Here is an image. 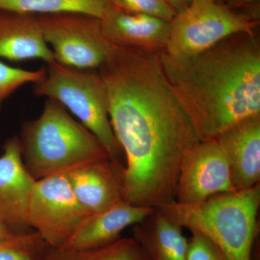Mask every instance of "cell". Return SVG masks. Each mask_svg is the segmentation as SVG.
Listing matches in <instances>:
<instances>
[{
    "label": "cell",
    "instance_id": "6da1fadb",
    "mask_svg": "<svg viewBox=\"0 0 260 260\" xmlns=\"http://www.w3.org/2000/svg\"><path fill=\"white\" fill-rule=\"evenodd\" d=\"M98 71L125 158L128 203L155 209L174 203L183 160L201 140L159 53L114 45Z\"/></svg>",
    "mask_w": 260,
    "mask_h": 260
},
{
    "label": "cell",
    "instance_id": "7a4b0ae2",
    "mask_svg": "<svg viewBox=\"0 0 260 260\" xmlns=\"http://www.w3.org/2000/svg\"><path fill=\"white\" fill-rule=\"evenodd\" d=\"M160 64L201 141L260 114V45L255 31L239 32L199 54L162 51Z\"/></svg>",
    "mask_w": 260,
    "mask_h": 260
},
{
    "label": "cell",
    "instance_id": "3957f363",
    "mask_svg": "<svg viewBox=\"0 0 260 260\" xmlns=\"http://www.w3.org/2000/svg\"><path fill=\"white\" fill-rule=\"evenodd\" d=\"M19 139L25 167L37 181L110 158L100 140L52 99L37 119L24 121Z\"/></svg>",
    "mask_w": 260,
    "mask_h": 260
},
{
    "label": "cell",
    "instance_id": "277c9868",
    "mask_svg": "<svg viewBox=\"0 0 260 260\" xmlns=\"http://www.w3.org/2000/svg\"><path fill=\"white\" fill-rule=\"evenodd\" d=\"M260 185L212 197L197 204L174 203L156 208L183 229L209 239L226 260H251L257 234Z\"/></svg>",
    "mask_w": 260,
    "mask_h": 260
},
{
    "label": "cell",
    "instance_id": "5b68a950",
    "mask_svg": "<svg viewBox=\"0 0 260 260\" xmlns=\"http://www.w3.org/2000/svg\"><path fill=\"white\" fill-rule=\"evenodd\" d=\"M45 68L44 79L34 84V95L60 103L100 140L111 158L123 162L124 153L109 118L107 86L98 70L78 69L56 61Z\"/></svg>",
    "mask_w": 260,
    "mask_h": 260
},
{
    "label": "cell",
    "instance_id": "8992f818",
    "mask_svg": "<svg viewBox=\"0 0 260 260\" xmlns=\"http://www.w3.org/2000/svg\"><path fill=\"white\" fill-rule=\"evenodd\" d=\"M259 23L242 12L229 9L220 1L194 2L171 22L164 51L175 56L194 55L231 36L255 31Z\"/></svg>",
    "mask_w": 260,
    "mask_h": 260
},
{
    "label": "cell",
    "instance_id": "52a82bcc",
    "mask_svg": "<svg viewBox=\"0 0 260 260\" xmlns=\"http://www.w3.org/2000/svg\"><path fill=\"white\" fill-rule=\"evenodd\" d=\"M54 61L78 69L98 70L114 44L103 31L102 20L80 13L37 15Z\"/></svg>",
    "mask_w": 260,
    "mask_h": 260
},
{
    "label": "cell",
    "instance_id": "ba28073f",
    "mask_svg": "<svg viewBox=\"0 0 260 260\" xmlns=\"http://www.w3.org/2000/svg\"><path fill=\"white\" fill-rule=\"evenodd\" d=\"M72 189L66 172L36 182L29 200L27 222L49 247L64 246L90 215Z\"/></svg>",
    "mask_w": 260,
    "mask_h": 260
},
{
    "label": "cell",
    "instance_id": "9c48e42d",
    "mask_svg": "<svg viewBox=\"0 0 260 260\" xmlns=\"http://www.w3.org/2000/svg\"><path fill=\"white\" fill-rule=\"evenodd\" d=\"M234 191L230 167L216 140L200 141L183 160L175 201L197 204L212 197Z\"/></svg>",
    "mask_w": 260,
    "mask_h": 260
},
{
    "label": "cell",
    "instance_id": "30bf717a",
    "mask_svg": "<svg viewBox=\"0 0 260 260\" xmlns=\"http://www.w3.org/2000/svg\"><path fill=\"white\" fill-rule=\"evenodd\" d=\"M66 173L75 197L88 213H101L129 203L123 162L104 158L82 164Z\"/></svg>",
    "mask_w": 260,
    "mask_h": 260
},
{
    "label": "cell",
    "instance_id": "8fae6325",
    "mask_svg": "<svg viewBox=\"0 0 260 260\" xmlns=\"http://www.w3.org/2000/svg\"><path fill=\"white\" fill-rule=\"evenodd\" d=\"M36 182L24 164L19 137L8 138L0 155V218L15 234L32 232L27 212Z\"/></svg>",
    "mask_w": 260,
    "mask_h": 260
},
{
    "label": "cell",
    "instance_id": "7c38bea8",
    "mask_svg": "<svg viewBox=\"0 0 260 260\" xmlns=\"http://www.w3.org/2000/svg\"><path fill=\"white\" fill-rule=\"evenodd\" d=\"M215 140L229 162L234 191L246 190L259 184L260 114L236 123Z\"/></svg>",
    "mask_w": 260,
    "mask_h": 260
},
{
    "label": "cell",
    "instance_id": "4fadbf2b",
    "mask_svg": "<svg viewBox=\"0 0 260 260\" xmlns=\"http://www.w3.org/2000/svg\"><path fill=\"white\" fill-rule=\"evenodd\" d=\"M101 20L104 35L114 45L156 53L167 49L172 21L114 6Z\"/></svg>",
    "mask_w": 260,
    "mask_h": 260
},
{
    "label": "cell",
    "instance_id": "5bb4252c",
    "mask_svg": "<svg viewBox=\"0 0 260 260\" xmlns=\"http://www.w3.org/2000/svg\"><path fill=\"white\" fill-rule=\"evenodd\" d=\"M0 58L11 61L39 59L47 64L54 61L37 15L0 10Z\"/></svg>",
    "mask_w": 260,
    "mask_h": 260
},
{
    "label": "cell",
    "instance_id": "9a60e30c",
    "mask_svg": "<svg viewBox=\"0 0 260 260\" xmlns=\"http://www.w3.org/2000/svg\"><path fill=\"white\" fill-rule=\"evenodd\" d=\"M154 210L124 203L101 213H90L60 248L93 249L107 245L119 239L124 229L139 223Z\"/></svg>",
    "mask_w": 260,
    "mask_h": 260
},
{
    "label": "cell",
    "instance_id": "2e32d148",
    "mask_svg": "<svg viewBox=\"0 0 260 260\" xmlns=\"http://www.w3.org/2000/svg\"><path fill=\"white\" fill-rule=\"evenodd\" d=\"M133 238L150 260H187L189 239L183 228L158 209L133 225Z\"/></svg>",
    "mask_w": 260,
    "mask_h": 260
},
{
    "label": "cell",
    "instance_id": "e0dca14e",
    "mask_svg": "<svg viewBox=\"0 0 260 260\" xmlns=\"http://www.w3.org/2000/svg\"><path fill=\"white\" fill-rule=\"evenodd\" d=\"M39 260H150L133 237L93 249L47 247Z\"/></svg>",
    "mask_w": 260,
    "mask_h": 260
},
{
    "label": "cell",
    "instance_id": "ac0fdd59",
    "mask_svg": "<svg viewBox=\"0 0 260 260\" xmlns=\"http://www.w3.org/2000/svg\"><path fill=\"white\" fill-rule=\"evenodd\" d=\"M112 6L109 0H0V10L36 15L80 13L100 19Z\"/></svg>",
    "mask_w": 260,
    "mask_h": 260
},
{
    "label": "cell",
    "instance_id": "d6986e66",
    "mask_svg": "<svg viewBox=\"0 0 260 260\" xmlns=\"http://www.w3.org/2000/svg\"><path fill=\"white\" fill-rule=\"evenodd\" d=\"M47 246L34 231L20 234L0 243V260H39Z\"/></svg>",
    "mask_w": 260,
    "mask_h": 260
},
{
    "label": "cell",
    "instance_id": "ffe728a7",
    "mask_svg": "<svg viewBox=\"0 0 260 260\" xmlns=\"http://www.w3.org/2000/svg\"><path fill=\"white\" fill-rule=\"evenodd\" d=\"M46 68L27 70L0 61V111L6 99L26 84H36L44 79Z\"/></svg>",
    "mask_w": 260,
    "mask_h": 260
},
{
    "label": "cell",
    "instance_id": "44dd1931",
    "mask_svg": "<svg viewBox=\"0 0 260 260\" xmlns=\"http://www.w3.org/2000/svg\"><path fill=\"white\" fill-rule=\"evenodd\" d=\"M112 6L130 13H145L172 21L176 12L162 0H109Z\"/></svg>",
    "mask_w": 260,
    "mask_h": 260
},
{
    "label": "cell",
    "instance_id": "7402d4cb",
    "mask_svg": "<svg viewBox=\"0 0 260 260\" xmlns=\"http://www.w3.org/2000/svg\"><path fill=\"white\" fill-rule=\"evenodd\" d=\"M187 260H226L209 239L200 233L191 232Z\"/></svg>",
    "mask_w": 260,
    "mask_h": 260
},
{
    "label": "cell",
    "instance_id": "603a6c76",
    "mask_svg": "<svg viewBox=\"0 0 260 260\" xmlns=\"http://www.w3.org/2000/svg\"><path fill=\"white\" fill-rule=\"evenodd\" d=\"M220 2L229 9L238 10L248 5L259 3V0H220Z\"/></svg>",
    "mask_w": 260,
    "mask_h": 260
},
{
    "label": "cell",
    "instance_id": "cb8c5ba5",
    "mask_svg": "<svg viewBox=\"0 0 260 260\" xmlns=\"http://www.w3.org/2000/svg\"><path fill=\"white\" fill-rule=\"evenodd\" d=\"M166 4L172 8L176 13L182 11L183 10L191 5V0H162Z\"/></svg>",
    "mask_w": 260,
    "mask_h": 260
},
{
    "label": "cell",
    "instance_id": "d4e9b609",
    "mask_svg": "<svg viewBox=\"0 0 260 260\" xmlns=\"http://www.w3.org/2000/svg\"><path fill=\"white\" fill-rule=\"evenodd\" d=\"M17 235H20V234H15V233L6 225V223L0 218V243L9 240L11 238L14 237Z\"/></svg>",
    "mask_w": 260,
    "mask_h": 260
},
{
    "label": "cell",
    "instance_id": "484cf974",
    "mask_svg": "<svg viewBox=\"0 0 260 260\" xmlns=\"http://www.w3.org/2000/svg\"><path fill=\"white\" fill-rule=\"evenodd\" d=\"M203 1V0H191V3H194V2ZM215 1H220V0H215Z\"/></svg>",
    "mask_w": 260,
    "mask_h": 260
}]
</instances>
